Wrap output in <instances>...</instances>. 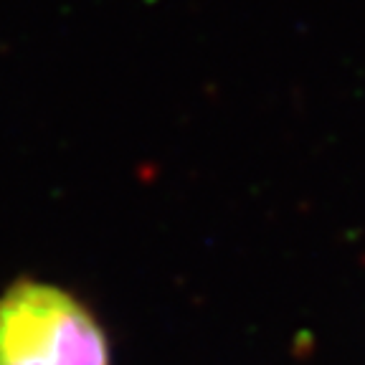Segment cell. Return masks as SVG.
Listing matches in <instances>:
<instances>
[{
  "instance_id": "6da1fadb",
  "label": "cell",
  "mask_w": 365,
  "mask_h": 365,
  "mask_svg": "<svg viewBox=\"0 0 365 365\" xmlns=\"http://www.w3.org/2000/svg\"><path fill=\"white\" fill-rule=\"evenodd\" d=\"M0 365H112V348L79 297L18 279L0 294Z\"/></svg>"
}]
</instances>
